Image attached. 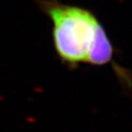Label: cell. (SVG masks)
<instances>
[{
	"mask_svg": "<svg viewBox=\"0 0 132 132\" xmlns=\"http://www.w3.org/2000/svg\"><path fill=\"white\" fill-rule=\"evenodd\" d=\"M52 22V44L57 58L71 70L87 63L89 52L102 23L93 11L60 0H37Z\"/></svg>",
	"mask_w": 132,
	"mask_h": 132,
	"instance_id": "6da1fadb",
	"label": "cell"
}]
</instances>
